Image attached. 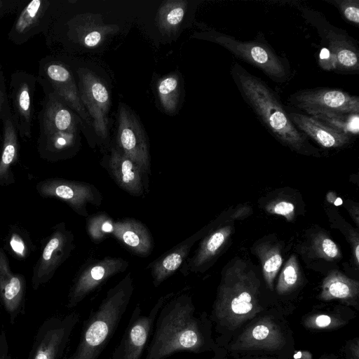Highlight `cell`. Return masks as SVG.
I'll return each instance as SVG.
<instances>
[{"label":"cell","instance_id":"9c48e42d","mask_svg":"<svg viewBox=\"0 0 359 359\" xmlns=\"http://www.w3.org/2000/svg\"><path fill=\"white\" fill-rule=\"evenodd\" d=\"M175 294V292H170L160 297L147 315L142 313L140 305L136 304L111 359L141 358L149 344L154 323L161 308Z\"/></svg>","mask_w":359,"mask_h":359},{"label":"cell","instance_id":"74e56055","mask_svg":"<svg viewBox=\"0 0 359 359\" xmlns=\"http://www.w3.org/2000/svg\"><path fill=\"white\" fill-rule=\"evenodd\" d=\"M266 210L271 214L284 217L289 222L295 216L294 205L287 201H273L266 205Z\"/></svg>","mask_w":359,"mask_h":359},{"label":"cell","instance_id":"8992f818","mask_svg":"<svg viewBox=\"0 0 359 359\" xmlns=\"http://www.w3.org/2000/svg\"><path fill=\"white\" fill-rule=\"evenodd\" d=\"M282 314L263 311L244 325L229 341L228 350L236 353L250 352L284 353L292 337Z\"/></svg>","mask_w":359,"mask_h":359},{"label":"cell","instance_id":"bcb514c9","mask_svg":"<svg viewBox=\"0 0 359 359\" xmlns=\"http://www.w3.org/2000/svg\"><path fill=\"white\" fill-rule=\"evenodd\" d=\"M215 355L210 359H224L223 353L219 350L215 352Z\"/></svg>","mask_w":359,"mask_h":359},{"label":"cell","instance_id":"d4e9b609","mask_svg":"<svg viewBox=\"0 0 359 359\" xmlns=\"http://www.w3.org/2000/svg\"><path fill=\"white\" fill-rule=\"evenodd\" d=\"M111 235L139 256L147 257L152 250L151 233L140 221L125 219L115 222Z\"/></svg>","mask_w":359,"mask_h":359},{"label":"cell","instance_id":"ab89813d","mask_svg":"<svg viewBox=\"0 0 359 359\" xmlns=\"http://www.w3.org/2000/svg\"><path fill=\"white\" fill-rule=\"evenodd\" d=\"M27 2V0H0V20L18 12L20 8Z\"/></svg>","mask_w":359,"mask_h":359},{"label":"cell","instance_id":"ac0fdd59","mask_svg":"<svg viewBox=\"0 0 359 359\" xmlns=\"http://www.w3.org/2000/svg\"><path fill=\"white\" fill-rule=\"evenodd\" d=\"M117 142L118 149L135 162L144 174L151 173L149 143L136 116L119 104Z\"/></svg>","mask_w":359,"mask_h":359},{"label":"cell","instance_id":"4316f807","mask_svg":"<svg viewBox=\"0 0 359 359\" xmlns=\"http://www.w3.org/2000/svg\"><path fill=\"white\" fill-rule=\"evenodd\" d=\"M2 122L3 135L0 153V187L8 186L15 182L13 170L19 157V134L12 116Z\"/></svg>","mask_w":359,"mask_h":359},{"label":"cell","instance_id":"7c38bea8","mask_svg":"<svg viewBox=\"0 0 359 359\" xmlns=\"http://www.w3.org/2000/svg\"><path fill=\"white\" fill-rule=\"evenodd\" d=\"M38 194L43 198H52L66 203L76 213L88 217V205L100 206L102 196L93 184L60 177H50L36 184Z\"/></svg>","mask_w":359,"mask_h":359},{"label":"cell","instance_id":"4dcf8cb0","mask_svg":"<svg viewBox=\"0 0 359 359\" xmlns=\"http://www.w3.org/2000/svg\"><path fill=\"white\" fill-rule=\"evenodd\" d=\"M348 311H317L307 314L303 318V325L311 330L327 331L338 329L348 322Z\"/></svg>","mask_w":359,"mask_h":359},{"label":"cell","instance_id":"5b68a950","mask_svg":"<svg viewBox=\"0 0 359 359\" xmlns=\"http://www.w3.org/2000/svg\"><path fill=\"white\" fill-rule=\"evenodd\" d=\"M134 292L128 273L110 288L84 320L74 351L63 359H97L108 345L126 312Z\"/></svg>","mask_w":359,"mask_h":359},{"label":"cell","instance_id":"6da1fadb","mask_svg":"<svg viewBox=\"0 0 359 359\" xmlns=\"http://www.w3.org/2000/svg\"><path fill=\"white\" fill-rule=\"evenodd\" d=\"M206 312L197 313L191 297L178 292L161 308L144 359H165L180 351L201 353L219 350Z\"/></svg>","mask_w":359,"mask_h":359},{"label":"cell","instance_id":"cb8c5ba5","mask_svg":"<svg viewBox=\"0 0 359 359\" xmlns=\"http://www.w3.org/2000/svg\"><path fill=\"white\" fill-rule=\"evenodd\" d=\"M201 234V232L197 233L187 238L148 266L151 269L153 284L155 287L160 285L182 266L192 246L200 238Z\"/></svg>","mask_w":359,"mask_h":359},{"label":"cell","instance_id":"7dc6e473","mask_svg":"<svg viewBox=\"0 0 359 359\" xmlns=\"http://www.w3.org/2000/svg\"><path fill=\"white\" fill-rule=\"evenodd\" d=\"M248 359H275L271 358H248Z\"/></svg>","mask_w":359,"mask_h":359},{"label":"cell","instance_id":"30bf717a","mask_svg":"<svg viewBox=\"0 0 359 359\" xmlns=\"http://www.w3.org/2000/svg\"><path fill=\"white\" fill-rule=\"evenodd\" d=\"M74 248V234L64 222L53 226L51 233L42 241L41 255L33 267L32 289L36 290L49 282Z\"/></svg>","mask_w":359,"mask_h":359},{"label":"cell","instance_id":"ee69618b","mask_svg":"<svg viewBox=\"0 0 359 359\" xmlns=\"http://www.w3.org/2000/svg\"><path fill=\"white\" fill-rule=\"evenodd\" d=\"M326 199L329 203H332L336 206L340 205L343 203L342 200L339 197H337L333 192H329L327 194Z\"/></svg>","mask_w":359,"mask_h":359},{"label":"cell","instance_id":"83f0119b","mask_svg":"<svg viewBox=\"0 0 359 359\" xmlns=\"http://www.w3.org/2000/svg\"><path fill=\"white\" fill-rule=\"evenodd\" d=\"M187 8V2L183 0L163 1L156 15V24L163 34L175 33L181 24Z\"/></svg>","mask_w":359,"mask_h":359},{"label":"cell","instance_id":"8d00e7d4","mask_svg":"<svg viewBox=\"0 0 359 359\" xmlns=\"http://www.w3.org/2000/svg\"><path fill=\"white\" fill-rule=\"evenodd\" d=\"M327 2L336 6L342 17L349 23L359 25V1L358 0H330Z\"/></svg>","mask_w":359,"mask_h":359},{"label":"cell","instance_id":"d590c367","mask_svg":"<svg viewBox=\"0 0 359 359\" xmlns=\"http://www.w3.org/2000/svg\"><path fill=\"white\" fill-rule=\"evenodd\" d=\"M115 222L104 213H97L88 216L86 219V230L90 238L95 242H100L114 231Z\"/></svg>","mask_w":359,"mask_h":359},{"label":"cell","instance_id":"1f68e13d","mask_svg":"<svg viewBox=\"0 0 359 359\" xmlns=\"http://www.w3.org/2000/svg\"><path fill=\"white\" fill-rule=\"evenodd\" d=\"M180 78L176 74H169L158 81L157 93L161 104L169 114H174L178 107L180 97Z\"/></svg>","mask_w":359,"mask_h":359},{"label":"cell","instance_id":"f6af8a7d","mask_svg":"<svg viewBox=\"0 0 359 359\" xmlns=\"http://www.w3.org/2000/svg\"><path fill=\"white\" fill-rule=\"evenodd\" d=\"M250 210L248 207H242L238 209L236 212H234L231 215V217L233 219L241 218L242 216H245L248 215V212Z\"/></svg>","mask_w":359,"mask_h":359},{"label":"cell","instance_id":"60d3db41","mask_svg":"<svg viewBox=\"0 0 359 359\" xmlns=\"http://www.w3.org/2000/svg\"><path fill=\"white\" fill-rule=\"evenodd\" d=\"M344 353L346 359H359V339L356 337L347 341Z\"/></svg>","mask_w":359,"mask_h":359},{"label":"cell","instance_id":"7a4b0ae2","mask_svg":"<svg viewBox=\"0 0 359 359\" xmlns=\"http://www.w3.org/2000/svg\"><path fill=\"white\" fill-rule=\"evenodd\" d=\"M260 280L243 259L236 258L222 271L210 316L220 339L227 341L264 311Z\"/></svg>","mask_w":359,"mask_h":359},{"label":"cell","instance_id":"f35d334b","mask_svg":"<svg viewBox=\"0 0 359 359\" xmlns=\"http://www.w3.org/2000/svg\"><path fill=\"white\" fill-rule=\"evenodd\" d=\"M11 116L6 79L0 65V121Z\"/></svg>","mask_w":359,"mask_h":359},{"label":"cell","instance_id":"d6986e66","mask_svg":"<svg viewBox=\"0 0 359 359\" xmlns=\"http://www.w3.org/2000/svg\"><path fill=\"white\" fill-rule=\"evenodd\" d=\"M313 25L327 43L334 69L341 72H358L359 70L358 48L352 39L344 30L337 29L318 17Z\"/></svg>","mask_w":359,"mask_h":359},{"label":"cell","instance_id":"9a60e30c","mask_svg":"<svg viewBox=\"0 0 359 359\" xmlns=\"http://www.w3.org/2000/svg\"><path fill=\"white\" fill-rule=\"evenodd\" d=\"M37 77L23 70L12 73L8 90L11 116L22 138H30L34 115Z\"/></svg>","mask_w":359,"mask_h":359},{"label":"cell","instance_id":"ffe728a7","mask_svg":"<svg viewBox=\"0 0 359 359\" xmlns=\"http://www.w3.org/2000/svg\"><path fill=\"white\" fill-rule=\"evenodd\" d=\"M26 288L25 276L11 270L6 252L0 246V304L11 325L25 313Z\"/></svg>","mask_w":359,"mask_h":359},{"label":"cell","instance_id":"836d02e7","mask_svg":"<svg viewBox=\"0 0 359 359\" xmlns=\"http://www.w3.org/2000/svg\"><path fill=\"white\" fill-rule=\"evenodd\" d=\"M310 116H312L332 128L351 137L358 134V114H341L320 113Z\"/></svg>","mask_w":359,"mask_h":359},{"label":"cell","instance_id":"277c9868","mask_svg":"<svg viewBox=\"0 0 359 359\" xmlns=\"http://www.w3.org/2000/svg\"><path fill=\"white\" fill-rule=\"evenodd\" d=\"M44 95L38 113L36 149L41 158L57 162L73 157L80 147L81 118L43 81Z\"/></svg>","mask_w":359,"mask_h":359},{"label":"cell","instance_id":"52a82bcc","mask_svg":"<svg viewBox=\"0 0 359 359\" xmlns=\"http://www.w3.org/2000/svg\"><path fill=\"white\" fill-rule=\"evenodd\" d=\"M204 39L224 47L236 57L259 69L272 80L284 82L289 75L285 62L271 48L257 41H241L215 31L203 33Z\"/></svg>","mask_w":359,"mask_h":359},{"label":"cell","instance_id":"ba28073f","mask_svg":"<svg viewBox=\"0 0 359 359\" xmlns=\"http://www.w3.org/2000/svg\"><path fill=\"white\" fill-rule=\"evenodd\" d=\"M79 320L76 311L45 319L36 331L27 359H62Z\"/></svg>","mask_w":359,"mask_h":359},{"label":"cell","instance_id":"44dd1931","mask_svg":"<svg viewBox=\"0 0 359 359\" xmlns=\"http://www.w3.org/2000/svg\"><path fill=\"white\" fill-rule=\"evenodd\" d=\"M107 170L118 187L129 194L140 196L144 194V173L120 149H111L108 158Z\"/></svg>","mask_w":359,"mask_h":359},{"label":"cell","instance_id":"3957f363","mask_svg":"<svg viewBox=\"0 0 359 359\" xmlns=\"http://www.w3.org/2000/svg\"><path fill=\"white\" fill-rule=\"evenodd\" d=\"M231 74L242 97L270 133L291 149L308 153L305 135L292 123L274 91L238 63L233 65Z\"/></svg>","mask_w":359,"mask_h":359},{"label":"cell","instance_id":"c3c4849f","mask_svg":"<svg viewBox=\"0 0 359 359\" xmlns=\"http://www.w3.org/2000/svg\"><path fill=\"white\" fill-rule=\"evenodd\" d=\"M325 359H330V358H325Z\"/></svg>","mask_w":359,"mask_h":359},{"label":"cell","instance_id":"7bdbcfd3","mask_svg":"<svg viewBox=\"0 0 359 359\" xmlns=\"http://www.w3.org/2000/svg\"><path fill=\"white\" fill-rule=\"evenodd\" d=\"M351 243L353 248V255L356 266L359 264V238L357 233H353L351 236Z\"/></svg>","mask_w":359,"mask_h":359},{"label":"cell","instance_id":"5bb4252c","mask_svg":"<svg viewBox=\"0 0 359 359\" xmlns=\"http://www.w3.org/2000/svg\"><path fill=\"white\" fill-rule=\"evenodd\" d=\"M128 266V263L124 259L111 257L86 263L73 280L67 294L66 307L72 309L78 306L109 278L125 271Z\"/></svg>","mask_w":359,"mask_h":359},{"label":"cell","instance_id":"f546056e","mask_svg":"<svg viewBox=\"0 0 359 359\" xmlns=\"http://www.w3.org/2000/svg\"><path fill=\"white\" fill-rule=\"evenodd\" d=\"M16 259H26L34 250L29 233L17 224L10 225L3 248Z\"/></svg>","mask_w":359,"mask_h":359},{"label":"cell","instance_id":"603a6c76","mask_svg":"<svg viewBox=\"0 0 359 359\" xmlns=\"http://www.w3.org/2000/svg\"><path fill=\"white\" fill-rule=\"evenodd\" d=\"M294 126L324 148H339L349 143L351 137L340 133L318 119L305 114L287 112Z\"/></svg>","mask_w":359,"mask_h":359},{"label":"cell","instance_id":"e0dca14e","mask_svg":"<svg viewBox=\"0 0 359 359\" xmlns=\"http://www.w3.org/2000/svg\"><path fill=\"white\" fill-rule=\"evenodd\" d=\"M59 1L32 0L24 4L8 32V39L17 46L27 43L34 36L48 30Z\"/></svg>","mask_w":359,"mask_h":359},{"label":"cell","instance_id":"484cf974","mask_svg":"<svg viewBox=\"0 0 359 359\" xmlns=\"http://www.w3.org/2000/svg\"><path fill=\"white\" fill-rule=\"evenodd\" d=\"M318 297L324 302L339 300L347 306L358 307L359 283L337 270H332L324 278Z\"/></svg>","mask_w":359,"mask_h":359},{"label":"cell","instance_id":"d6a6232c","mask_svg":"<svg viewBox=\"0 0 359 359\" xmlns=\"http://www.w3.org/2000/svg\"><path fill=\"white\" fill-rule=\"evenodd\" d=\"M301 283L298 259L295 255H292L280 272L275 288L276 292L279 296H286L297 290Z\"/></svg>","mask_w":359,"mask_h":359},{"label":"cell","instance_id":"7402d4cb","mask_svg":"<svg viewBox=\"0 0 359 359\" xmlns=\"http://www.w3.org/2000/svg\"><path fill=\"white\" fill-rule=\"evenodd\" d=\"M233 231L231 226L218 228L208 233L201 242L194 255L187 259L181 272L187 276L190 272H203L219 253Z\"/></svg>","mask_w":359,"mask_h":359},{"label":"cell","instance_id":"4fadbf2b","mask_svg":"<svg viewBox=\"0 0 359 359\" xmlns=\"http://www.w3.org/2000/svg\"><path fill=\"white\" fill-rule=\"evenodd\" d=\"M288 101L310 116L320 113H359V97L340 89L316 88L301 90L291 95Z\"/></svg>","mask_w":359,"mask_h":359},{"label":"cell","instance_id":"b9f144b4","mask_svg":"<svg viewBox=\"0 0 359 359\" xmlns=\"http://www.w3.org/2000/svg\"><path fill=\"white\" fill-rule=\"evenodd\" d=\"M0 359H15L10 352L6 330L4 327L0 332Z\"/></svg>","mask_w":359,"mask_h":359},{"label":"cell","instance_id":"e575fe53","mask_svg":"<svg viewBox=\"0 0 359 359\" xmlns=\"http://www.w3.org/2000/svg\"><path fill=\"white\" fill-rule=\"evenodd\" d=\"M310 250L315 257L334 261L341 257L337 245L325 233L315 234L310 243Z\"/></svg>","mask_w":359,"mask_h":359},{"label":"cell","instance_id":"2e32d148","mask_svg":"<svg viewBox=\"0 0 359 359\" xmlns=\"http://www.w3.org/2000/svg\"><path fill=\"white\" fill-rule=\"evenodd\" d=\"M77 87L81 101L87 111L96 134L107 136L108 114L111 106L109 91L102 80L86 68L76 69Z\"/></svg>","mask_w":359,"mask_h":359},{"label":"cell","instance_id":"8fae6325","mask_svg":"<svg viewBox=\"0 0 359 359\" xmlns=\"http://www.w3.org/2000/svg\"><path fill=\"white\" fill-rule=\"evenodd\" d=\"M37 79L50 89L87 123H92L79 96L76 79L70 67L56 55H46L39 62Z\"/></svg>","mask_w":359,"mask_h":359},{"label":"cell","instance_id":"f1b7e54d","mask_svg":"<svg viewBox=\"0 0 359 359\" xmlns=\"http://www.w3.org/2000/svg\"><path fill=\"white\" fill-rule=\"evenodd\" d=\"M255 251L262 264L266 285L273 291L274 280L283 263L280 248L278 245L264 243L257 245Z\"/></svg>","mask_w":359,"mask_h":359}]
</instances>
